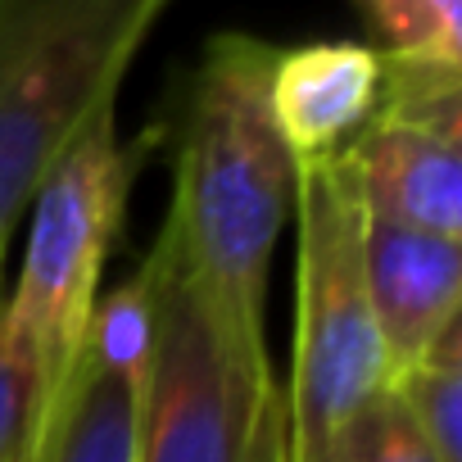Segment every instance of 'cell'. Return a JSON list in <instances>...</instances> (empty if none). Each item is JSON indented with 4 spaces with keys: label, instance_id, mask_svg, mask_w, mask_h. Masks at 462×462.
<instances>
[{
    "label": "cell",
    "instance_id": "1",
    "mask_svg": "<svg viewBox=\"0 0 462 462\" xmlns=\"http://www.w3.org/2000/svg\"><path fill=\"white\" fill-rule=\"evenodd\" d=\"M277 51L254 32H213L181 82L168 132L172 195L163 226L217 313L259 345H268L273 254L300 199V163L268 109Z\"/></svg>",
    "mask_w": 462,
    "mask_h": 462
},
{
    "label": "cell",
    "instance_id": "2",
    "mask_svg": "<svg viewBox=\"0 0 462 462\" xmlns=\"http://www.w3.org/2000/svg\"><path fill=\"white\" fill-rule=\"evenodd\" d=\"M154 354L141 385L136 462H295L286 385L268 345L245 340L159 222L141 259Z\"/></svg>",
    "mask_w": 462,
    "mask_h": 462
},
{
    "label": "cell",
    "instance_id": "3",
    "mask_svg": "<svg viewBox=\"0 0 462 462\" xmlns=\"http://www.w3.org/2000/svg\"><path fill=\"white\" fill-rule=\"evenodd\" d=\"M168 0H0V268L73 136L118 105Z\"/></svg>",
    "mask_w": 462,
    "mask_h": 462
},
{
    "label": "cell",
    "instance_id": "4",
    "mask_svg": "<svg viewBox=\"0 0 462 462\" xmlns=\"http://www.w3.org/2000/svg\"><path fill=\"white\" fill-rule=\"evenodd\" d=\"M295 231V349L286 408L291 453L295 462H313V453L385 399L394 381L363 277L367 213L345 154L300 163Z\"/></svg>",
    "mask_w": 462,
    "mask_h": 462
},
{
    "label": "cell",
    "instance_id": "5",
    "mask_svg": "<svg viewBox=\"0 0 462 462\" xmlns=\"http://www.w3.org/2000/svg\"><path fill=\"white\" fill-rule=\"evenodd\" d=\"M136 163V150L118 136V114L105 109L73 136L28 208V254L19 286L0 300V322L37 349L55 381L82 354Z\"/></svg>",
    "mask_w": 462,
    "mask_h": 462
},
{
    "label": "cell",
    "instance_id": "6",
    "mask_svg": "<svg viewBox=\"0 0 462 462\" xmlns=\"http://www.w3.org/2000/svg\"><path fill=\"white\" fill-rule=\"evenodd\" d=\"M462 105L376 109L345 159L367 222L462 241Z\"/></svg>",
    "mask_w": 462,
    "mask_h": 462
},
{
    "label": "cell",
    "instance_id": "7",
    "mask_svg": "<svg viewBox=\"0 0 462 462\" xmlns=\"http://www.w3.org/2000/svg\"><path fill=\"white\" fill-rule=\"evenodd\" d=\"M363 277H367L372 318L394 372L426 358L457 327L462 241L367 222Z\"/></svg>",
    "mask_w": 462,
    "mask_h": 462
},
{
    "label": "cell",
    "instance_id": "8",
    "mask_svg": "<svg viewBox=\"0 0 462 462\" xmlns=\"http://www.w3.org/2000/svg\"><path fill=\"white\" fill-rule=\"evenodd\" d=\"M376 100L381 64L363 42H313L273 60L268 109L295 163L345 154L372 123Z\"/></svg>",
    "mask_w": 462,
    "mask_h": 462
},
{
    "label": "cell",
    "instance_id": "9",
    "mask_svg": "<svg viewBox=\"0 0 462 462\" xmlns=\"http://www.w3.org/2000/svg\"><path fill=\"white\" fill-rule=\"evenodd\" d=\"M136 417L141 385L78 354L55 394L37 462H136Z\"/></svg>",
    "mask_w": 462,
    "mask_h": 462
},
{
    "label": "cell",
    "instance_id": "10",
    "mask_svg": "<svg viewBox=\"0 0 462 462\" xmlns=\"http://www.w3.org/2000/svg\"><path fill=\"white\" fill-rule=\"evenodd\" d=\"M390 394L439 462H462V331L457 327L426 358L399 367Z\"/></svg>",
    "mask_w": 462,
    "mask_h": 462
},
{
    "label": "cell",
    "instance_id": "11",
    "mask_svg": "<svg viewBox=\"0 0 462 462\" xmlns=\"http://www.w3.org/2000/svg\"><path fill=\"white\" fill-rule=\"evenodd\" d=\"M367 51L385 64H462V10L453 0H363Z\"/></svg>",
    "mask_w": 462,
    "mask_h": 462
},
{
    "label": "cell",
    "instance_id": "12",
    "mask_svg": "<svg viewBox=\"0 0 462 462\" xmlns=\"http://www.w3.org/2000/svg\"><path fill=\"white\" fill-rule=\"evenodd\" d=\"M60 385L37 349L0 322V462H37Z\"/></svg>",
    "mask_w": 462,
    "mask_h": 462
},
{
    "label": "cell",
    "instance_id": "13",
    "mask_svg": "<svg viewBox=\"0 0 462 462\" xmlns=\"http://www.w3.org/2000/svg\"><path fill=\"white\" fill-rule=\"evenodd\" d=\"M150 354H154V304H150V282L136 268L132 277H123L114 291L96 300L82 358L132 385H145Z\"/></svg>",
    "mask_w": 462,
    "mask_h": 462
},
{
    "label": "cell",
    "instance_id": "14",
    "mask_svg": "<svg viewBox=\"0 0 462 462\" xmlns=\"http://www.w3.org/2000/svg\"><path fill=\"white\" fill-rule=\"evenodd\" d=\"M313 462H439V457L412 430V421L403 417L394 394H385L367 412H358L349 426H340L313 453Z\"/></svg>",
    "mask_w": 462,
    "mask_h": 462
}]
</instances>
